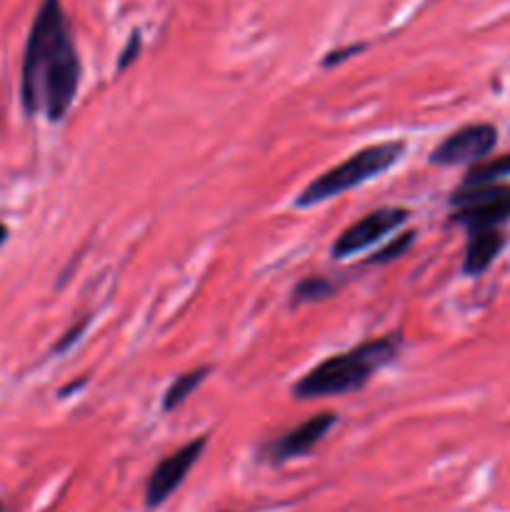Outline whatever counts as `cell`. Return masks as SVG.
<instances>
[{
    "label": "cell",
    "mask_w": 510,
    "mask_h": 512,
    "mask_svg": "<svg viewBox=\"0 0 510 512\" xmlns=\"http://www.w3.org/2000/svg\"><path fill=\"white\" fill-rule=\"evenodd\" d=\"M80 88V58L60 0H43L30 28L20 75V103L28 115L58 123Z\"/></svg>",
    "instance_id": "obj_1"
},
{
    "label": "cell",
    "mask_w": 510,
    "mask_h": 512,
    "mask_svg": "<svg viewBox=\"0 0 510 512\" xmlns=\"http://www.w3.org/2000/svg\"><path fill=\"white\" fill-rule=\"evenodd\" d=\"M398 333H390L385 338L368 340L348 353L333 355L315 365L313 370L303 375L293 385V398L313 400V398H333V395H348L365 388L373 380V375L388 363H393L400 353Z\"/></svg>",
    "instance_id": "obj_2"
},
{
    "label": "cell",
    "mask_w": 510,
    "mask_h": 512,
    "mask_svg": "<svg viewBox=\"0 0 510 512\" xmlns=\"http://www.w3.org/2000/svg\"><path fill=\"white\" fill-rule=\"evenodd\" d=\"M403 153V140H388V143L368 145V148L353 153L340 165H335V168L325 170L323 175L310 180V183L300 190L298 198H295V205H298V208H310V205H318L323 203V200L338 198L345 190L358 188V185L383 175L385 170L393 168V165L403 158Z\"/></svg>",
    "instance_id": "obj_3"
},
{
    "label": "cell",
    "mask_w": 510,
    "mask_h": 512,
    "mask_svg": "<svg viewBox=\"0 0 510 512\" xmlns=\"http://www.w3.org/2000/svg\"><path fill=\"white\" fill-rule=\"evenodd\" d=\"M453 205L458 208L453 220L468 233L500 228L510 220V185H463L453 193Z\"/></svg>",
    "instance_id": "obj_4"
},
{
    "label": "cell",
    "mask_w": 510,
    "mask_h": 512,
    "mask_svg": "<svg viewBox=\"0 0 510 512\" xmlns=\"http://www.w3.org/2000/svg\"><path fill=\"white\" fill-rule=\"evenodd\" d=\"M205 445H208V438L200 435V438L190 440L188 445H183V448L170 453L168 458L155 465V470L148 478V485H145V505L148 508H160L183 485V480L188 478L193 465L203 455Z\"/></svg>",
    "instance_id": "obj_5"
},
{
    "label": "cell",
    "mask_w": 510,
    "mask_h": 512,
    "mask_svg": "<svg viewBox=\"0 0 510 512\" xmlns=\"http://www.w3.org/2000/svg\"><path fill=\"white\" fill-rule=\"evenodd\" d=\"M410 218V213L405 208H378L373 213L363 215L360 220H355L350 228H345L340 233V238L333 243V258L343 260L348 255L360 253V250L370 248L373 243H378L380 238L390 235L393 230H398L405 220Z\"/></svg>",
    "instance_id": "obj_6"
},
{
    "label": "cell",
    "mask_w": 510,
    "mask_h": 512,
    "mask_svg": "<svg viewBox=\"0 0 510 512\" xmlns=\"http://www.w3.org/2000/svg\"><path fill=\"white\" fill-rule=\"evenodd\" d=\"M498 143V130L490 123H473L450 133L438 148L430 153V163L435 165H463L478 163Z\"/></svg>",
    "instance_id": "obj_7"
},
{
    "label": "cell",
    "mask_w": 510,
    "mask_h": 512,
    "mask_svg": "<svg viewBox=\"0 0 510 512\" xmlns=\"http://www.w3.org/2000/svg\"><path fill=\"white\" fill-rule=\"evenodd\" d=\"M335 423H338V418H335L333 413L313 415V418H308L305 423H300L298 428L288 430V433L280 435L278 440L265 445V458H268L270 463H285V460L300 458V455L310 453V450L328 435V430L333 428Z\"/></svg>",
    "instance_id": "obj_8"
},
{
    "label": "cell",
    "mask_w": 510,
    "mask_h": 512,
    "mask_svg": "<svg viewBox=\"0 0 510 512\" xmlns=\"http://www.w3.org/2000/svg\"><path fill=\"white\" fill-rule=\"evenodd\" d=\"M503 245H505V238L498 228L470 233L468 248H465V260H463L465 273L468 275L485 273V270L493 265V260L498 258Z\"/></svg>",
    "instance_id": "obj_9"
},
{
    "label": "cell",
    "mask_w": 510,
    "mask_h": 512,
    "mask_svg": "<svg viewBox=\"0 0 510 512\" xmlns=\"http://www.w3.org/2000/svg\"><path fill=\"white\" fill-rule=\"evenodd\" d=\"M208 373H210V368H195V370H190V373L175 378L163 395V410L180 408V405H183L185 400H188L190 395H193L195 390L205 383Z\"/></svg>",
    "instance_id": "obj_10"
},
{
    "label": "cell",
    "mask_w": 510,
    "mask_h": 512,
    "mask_svg": "<svg viewBox=\"0 0 510 512\" xmlns=\"http://www.w3.org/2000/svg\"><path fill=\"white\" fill-rule=\"evenodd\" d=\"M510 175V153L503 155L498 160H488V163H480L475 168L468 170L463 185H488L498 183L500 178Z\"/></svg>",
    "instance_id": "obj_11"
},
{
    "label": "cell",
    "mask_w": 510,
    "mask_h": 512,
    "mask_svg": "<svg viewBox=\"0 0 510 512\" xmlns=\"http://www.w3.org/2000/svg\"><path fill=\"white\" fill-rule=\"evenodd\" d=\"M335 293V285L330 280L318 278H305L300 280L298 285L293 288V305H303V303H320V300H328L330 295Z\"/></svg>",
    "instance_id": "obj_12"
},
{
    "label": "cell",
    "mask_w": 510,
    "mask_h": 512,
    "mask_svg": "<svg viewBox=\"0 0 510 512\" xmlns=\"http://www.w3.org/2000/svg\"><path fill=\"white\" fill-rule=\"evenodd\" d=\"M413 240H415L413 230H408V233H403V235H395V238L390 240V243L385 245L378 255H373V258H370V263H390V260L400 258V255H403L405 250L413 245Z\"/></svg>",
    "instance_id": "obj_13"
},
{
    "label": "cell",
    "mask_w": 510,
    "mask_h": 512,
    "mask_svg": "<svg viewBox=\"0 0 510 512\" xmlns=\"http://www.w3.org/2000/svg\"><path fill=\"white\" fill-rule=\"evenodd\" d=\"M140 45H143V38H140V33H138V30H135V33L130 35L128 45H125V48H123V53H120V58H118V70H125L130 63H133L135 58H138Z\"/></svg>",
    "instance_id": "obj_14"
},
{
    "label": "cell",
    "mask_w": 510,
    "mask_h": 512,
    "mask_svg": "<svg viewBox=\"0 0 510 512\" xmlns=\"http://www.w3.org/2000/svg\"><path fill=\"white\" fill-rule=\"evenodd\" d=\"M88 323H90V318H83V320H80V323H78V325H75V328H70V330H68V333H65V335H63V338H60V340H58V343H55L53 353H55V355H58V353H65V350H68V348H70V345H73V343H75V340H78V338H80V335H83V330H85V328H88Z\"/></svg>",
    "instance_id": "obj_15"
},
{
    "label": "cell",
    "mask_w": 510,
    "mask_h": 512,
    "mask_svg": "<svg viewBox=\"0 0 510 512\" xmlns=\"http://www.w3.org/2000/svg\"><path fill=\"white\" fill-rule=\"evenodd\" d=\"M363 48H365V45L360 43V45H348V48H343V50H333V53H328V58L323 60V65H325V68H330V65L343 63V60H348L350 55L360 53V50H363Z\"/></svg>",
    "instance_id": "obj_16"
},
{
    "label": "cell",
    "mask_w": 510,
    "mask_h": 512,
    "mask_svg": "<svg viewBox=\"0 0 510 512\" xmlns=\"http://www.w3.org/2000/svg\"><path fill=\"white\" fill-rule=\"evenodd\" d=\"M5 240H8V228H5V225L0 223V245H3Z\"/></svg>",
    "instance_id": "obj_17"
},
{
    "label": "cell",
    "mask_w": 510,
    "mask_h": 512,
    "mask_svg": "<svg viewBox=\"0 0 510 512\" xmlns=\"http://www.w3.org/2000/svg\"><path fill=\"white\" fill-rule=\"evenodd\" d=\"M0 512H3V503H0Z\"/></svg>",
    "instance_id": "obj_18"
}]
</instances>
